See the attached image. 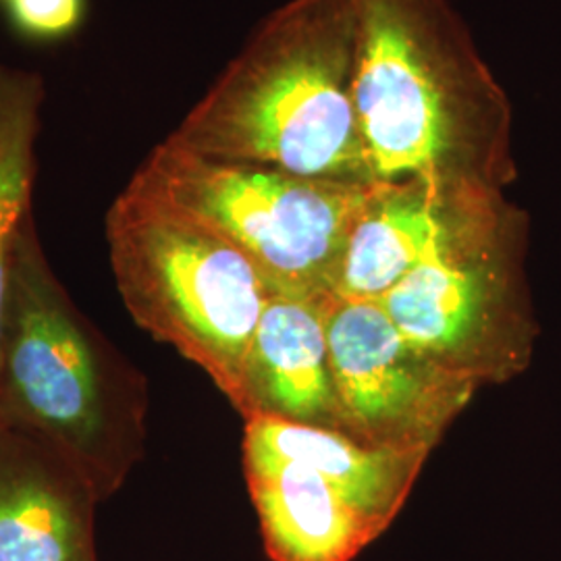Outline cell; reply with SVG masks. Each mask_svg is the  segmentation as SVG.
<instances>
[{"label":"cell","mask_w":561,"mask_h":561,"mask_svg":"<svg viewBox=\"0 0 561 561\" xmlns=\"http://www.w3.org/2000/svg\"><path fill=\"white\" fill-rule=\"evenodd\" d=\"M352 0H289L262 21L167 141L312 180H373L356 111Z\"/></svg>","instance_id":"obj_2"},{"label":"cell","mask_w":561,"mask_h":561,"mask_svg":"<svg viewBox=\"0 0 561 561\" xmlns=\"http://www.w3.org/2000/svg\"><path fill=\"white\" fill-rule=\"evenodd\" d=\"M327 331L345 433L366 445L431 454L479 389L405 340L377 300L333 296Z\"/></svg>","instance_id":"obj_7"},{"label":"cell","mask_w":561,"mask_h":561,"mask_svg":"<svg viewBox=\"0 0 561 561\" xmlns=\"http://www.w3.org/2000/svg\"><path fill=\"white\" fill-rule=\"evenodd\" d=\"M356 111L373 180L503 190L514 108L449 0H352Z\"/></svg>","instance_id":"obj_1"},{"label":"cell","mask_w":561,"mask_h":561,"mask_svg":"<svg viewBox=\"0 0 561 561\" xmlns=\"http://www.w3.org/2000/svg\"><path fill=\"white\" fill-rule=\"evenodd\" d=\"M502 194L424 180L375 183L350 231L333 296L381 300Z\"/></svg>","instance_id":"obj_8"},{"label":"cell","mask_w":561,"mask_h":561,"mask_svg":"<svg viewBox=\"0 0 561 561\" xmlns=\"http://www.w3.org/2000/svg\"><path fill=\"white\" fill-rule=\"evenodd\" d=\"M0 410L73 461L101 502L144 456L146 381L69 298L32 215L21 225L7 285Z\"/></svg>","instance_id":"obj_3"},{"label":"cell","mask_w":561,"mask_h":561,"mask_svg":"<svg viewBox=\"0 0 561 561\" xmlns=\"http://www.w3.org/2000/svg\"><path fill=\"white\" fill-rule=\"evenodd\" d=\"M42 102L38 73L0 65V341L15 243L21 225L32 215Z\"/></svg>","instance_id":"obj_13"},{"label":"cell","mask_w":561,"mask_h":561,"mask_svg":"<svg viewBox=\"0 0 561 561\" xmlns=\"http://www.w3.org/2000/svg\"><path fill=\"white\" fill-rule=\"evenodd\" d=\"M250 497L273 561H352L382 530L335 482L243 442Z\"/></svg>","instance_id":"obj_11"},{"label":"cell","mask_w":561,"mask_h":561,"mask_svg":"<svg viewBox=\"0 0 561 561\" xmlns=\"http://www.w3.org/2000/svg\"><path fill=\"white\" fill-rule=\"evenodd\" d=\"M2 2H4V4H7V2H9V0H2Z\"/></svg>","instance_id":"obj_15"},{"label":"cell","mask_w":561,"mask_h":561,"mask_svg":"<svg viewBox=\"0 0 561 561\" xmlns=\"http://www.w3.org/2000/svg\"><path fill=\"white\" fill-rule=\"evenodd\" d=\"M92 482L0 410V561H99Z\"/></svg>","instance_id":"obj_9"},{"label":"cell","mask_w":561,"mask_h":561,"mask_svg":"<svg viewBox=\"0 0 561 561\" xmlns=\"http://www.w3.org/2000/svg\"><path fill=\"white\" fill-rule=\"evenodd\" d=\"M373 185L217 161L164 140L127 190L233 245L273 291L333 294L345 243Z\"/></svg>","instance_id":"obj_5"},{"label":"cell","mask_w":561,"mask_h":561,"mask_svg":"<svg viewBox=\"0 0 561 561\" xmlns=\"http://www.w3.org/2000/svg\"><path fill=\"white\" fill-rule=\"evenodd\" d=\"M121 300L154 340L194 362L240 412L245 366L273 289L227 241L123 190L106 215Z\"/></svg>","instance_id":"obj_4"},{"label":"cell","mask_w":561,"mask_h":561,"mask_svg":"<svg viewBox=\"0 0 561 561\" xmlns=\"http://www.w3.org/2000/svg\"><path fill=\"white\" fill-rule=\"evenodd\" d=\"M243 442L319 470L382 533L400 514L428 458L424 451L373 447L340 431L264 416L245 421Z\"/></svg>","instance_id":"obj_12"},{"label":"cell","mask_w":561,"mask_h":561,"mask_svg":"<svg viewBox=\"0 0 561 561\" xmlns=\"http://www.w3.org/2000/svg\"><path fill=\"white\" fill-rule=\"evenodd\" d=\"M524 236V215L502 194L377 301L449 373L479 387L505 381L524 368L533 343L520 300Z\"/></svg>","instance_id":"obj_6"},{"label":"cell","mask_w":561,"mask_h":561,"mask_svg":"<svg viewBox=\"0 0 561 561\" xmlns=\"http://www.w3.org/2000/svg\"><path fill=\"white\" fill-rule=\"evenodd\" d=\"M333 294L273 291L245 366L240 414L345 433L329 356ZM347 435V433H345Z\"/></svg>","instance_id":"obj_10"},{"label":"cell","mask_w":561,"mask_h":561,"mask_svg":"<svg viewBox=\"0 0 561 561\" xmlns=\"http://www.w3.org/2000/svg\"><path fill=\"white\" fill-rule=\"evenodd\" d=\"M7 11L27 38L60 41L83 23L85 0H9Z\"/></svg>","instance_id":"obj_14"}]
</instances>
